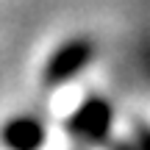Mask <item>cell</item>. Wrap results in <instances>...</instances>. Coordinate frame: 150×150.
I'll use <instances>...</instances> for the list:
<instances>
[{"instance_id": "1", "label": "cell", "mask_w": 150, "mask_h": 150, "mask_svg": "<svg viewBox=\"0 0 150 150\" xmlns=\"http://www.w3.org/2000/svg\"><path fill=\"white\" fill-rule=\"evenodd\" d=\"M86 56H89V47H86L83 42H67V45H61V47L47 59V67L42 70V75L50 78L53 83H59V86L70 83L72 75L78 72V67L86 61Z\"/></svg>"}]
</instances>
